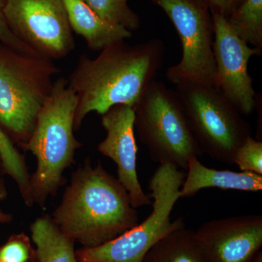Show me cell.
Returning <instances> with one entry per match:
<instances>
[{"mask_svg": "<svg viewBox=\"0 0 262 262\" xmlns=\"http://www.w3.org/2000/svg\"><path fill=\"white\" fill-rule=\"evenodd\" d=\"M165 51L161 39H151L132 45L120 41L94 58L81 55L67 79L77 99L75 130L90 113L102 115L119 104L135 107L163 67Z\"/></svg>", "mask_w": 262, "mask_h": 262, "instance_id": "6da1fadb", "label": "cell"}, {"mask_svg": "<svg viewBox=\"0 0 262 262\" xmlns=\"http://www.w3.org/2000/svg\"><path fill=\"white\" fill-rule=\"evenodd\" d=\"M51 216L63 234L87 248L102 246L139 223L126 189L90 158L72 173Z\"/></svg>", "mask_w": 262, "mask_h": 262, "instance_id": "7a4b0ae2", "label": "cell"}, {"mask_svg": "<svg viewBox=\"0 0 262 262\" xmlns=\"http://www.w3.org/2000/svg\"><path fill=\"white\" fill-rule=\"evenodd\" d=\"M77 96L67 79L54 80L48 97L38 113L29 141L21 148L35 157L37 167L31 175L34 204L46 208L64 184L63 173L75 162L76 150L82 144L74 134Z\"/></svg>", "mask_w": 262, "mask_h": 262, "instance_id": "3957f363", "label": "cell"}, {"mask_svg": "<svg viewBox=\"0 0 262 262\" xmlns=\"http://www.w3.org/2000/svg\"><path fill=\"white\" fill-rule=\"evenodd\" d=\"M61 72L54 61L20 53L0 42V127L21 149Z\"/></svg>", "mask_w": 262, "mask_h": 262, "instance_id": "277c9868", "label": "cell"}, {"mask_svg": "<svg viewBox=\"0 0 262 262\" xmlns=\"http://www.w3.org/2000/svg\"><path fill=\"white\" fill-rule=\"evenodd\" d=\"M185 172L170 164H160L149 180L152 211L144 222L116 238L96 248L76 251L79 262H142L146 253L169 232L185 225L170 213L179 199Z\"/></svg>", "mask_w": 262, "mask_h": 262, "instance_id": "5b68a950", "label": "cell"}, {"mask_svg": "<svg viewBox=\"0 0 262 262\" xmlns=\"http://www.w3.org/2000/svg\"><path fill=\"white\" fill-rule=\"evenodd\" d=\"M134 129L151 159L187 170L192 156L203 154L175 91L154 80L134 107Z\"/></svg>", "mask_w": 262, "mask_h": 262, "instance_id": "8992f818", "label": "cell"}, {"mask_svg": "<svg viewBox=\"0 0 262 262\" xmlns=\"http://www.w3.org/2000/svg\"><path fill=\"white\" fill-rule=\"evenodd\" d=\"M175 92L202 153L232 165L236 150L251 136L248 122L212 86L184 82L176 84Z\"/></svg>", "mask_w": 262, "mask_h": 262, "instance_id": "52a82bcc", "label": "cell"}, {"mask_svg": "<svg viewBox=\"0 0 262 262\" xmlns=\"http://www.w3.org/2000/svg\"><path fill=\"white\" fill-rule=\"evenodd\" d=\"M151 1L168 15L182 43V59L165 72L169 82H191L217 89L214 28L208 5L203 0Z\"/></svg>", "mask_w": 262, "mask_h": 262, "instance_id": "ba28073f", "label": "cell"}, {"mask_svg": "<svg viewBox=\"0 0 262 262\" xmlns=\"http://www.w3.org/2000/svg\"><path fill=\"white\" fill-rule=\"evenodd\" d=\"M4 15L11 32L38 56L55 61L75 50L63 0H5Z\"/></svg>", "mask_w": 262, "mask_h": 262, "instance_id": "9c48e42d", "label": "cell"}, {"mask_svg": "<svg viewBox=\"0 0 262 262\" xmlns=\"http://www.w3.org/2000/svg\"><path fill=\"white\" fill-rule=\"evenodd\" d=\"M211 15L217 89L241 115H251L256 108L258 98L248 73V62L252 56H261L262 49L250 47L232 31L223 15Z\"/></svg>", "mask_w": 262, "mask_h": 262, "instance_id": "30bf717a", "label": "cell"}, {"mask_svg": "<svg viewBox=\"0 0 262 262\" xmlns=\"http://www.w3.org/2000/svg\"><path fill=\"white\" fill-rule=\"evenodd\" d=\"M194 239L205 262H252L262 246L261 215L209 221Z\"/></svg>", "mask_w": 262, "mask_h": 262, "instance_id": "8fae6325", "label": "cell"}, {"mask_svg": "<svg viewBox=\"0 0 262 262\" xmlns=\"http://www.w3.org/2000/svg\"><path fill=\"white\" fill-rule=\"evenodd\" d=\"M134 108L119 104L101 115L106 137L98 145V151L117 165V180L126 189L134 208L151 205L149 195L143 190L137 173V153Z\"/></svg>", "mask_w": 262, "mask_h": 262, "instance_id": "7c38bea8", "label": "cell"}, {"mask_svg": "<svg viewBox=\"0 0 262 262\" xmlns=\"http://www.w3.org/2000/svg\"><path fill=\"white\" fill-rule=\"evenodd\" d=\"M187 170L179 190L180 198H192L201 189L208 188L253 192L262 189V176L250 172L208 168L196 156L189 158Z\"/></svg>", "mask_w": 262, "mask_h": 262, "instance_id": "4fadbf2b", "label": "cell"}, {"mask_svg": "<svg viewBox=\"0 0 262 262\" xmlns=\"http://www.w3.org/2000/svg\"><path fill=\"white\" fill-rule=\"evenodd\" d=\"M72 32L81 36L89 49L104 48L132 37V32L108 21L91 8L85 0H63Z\"/></svg>", "mask_w": 262, "mask_h": 262, "instance_id": "5bb4252c", "label": "cell"}, {"mask_svg": "<svg viewBox=\"0 0 262 262\" xmlns=\"http://www.w3.org/2000/svg\"><path fill=\"white\" fill-rule=\"evenodd\" d=\"M38 262H79L75 243L60 230L51 215L38 217L30 226Z\"/></svg>", "mask_w": 262, "mask_h": 262, "instance_id": "9a60e30c", "label": "cell"}, {"mask_svg": "<svg viewBox=\"0 0 262 262\" xmlns=\"http://www.w3.org/2000/svg\"><path fill=\"white\" fill-rule=\"evenodd\" d=\"M142 262H205L185 225L162 237L146 253Z\"/></svg>", "mask_w": 262, "mask_h": 262, "instance_id": "2e32d148", "label": "cell"}, {"mask_svg": "<svg viewBox=\"0 0 262 262\" xmlns=\"http://www.w3.org/2000/svg\"><path fill=\"white\" fill-rule=\"evenodd\" d=\"M226 19L244 42L262 49V0H242Z\"/></svg>", "mask_w": 262, "mask_h": 262, "instance_id": "e0dca14e", "label": "cell"}, {"mask_svg": "<svg viewBox=\"0 0 262 262\" xmlns=\"http://www.w3.org/2000/svg\"><path fill=\"white\" fill-rule=\"evenodd\" d=\"M0 158L4 166L5 173L10 176L17 184L19 193L26 206L32 207L31 191V174L29 173L26 158L18 147L0 127Z\"/></svg>", "mask_w": 262, "mask_h": 262, "instance_id": "ac0fdd59", "label": "cell"}, {"mask_svg": "<svg viewBox=\"0 0 262 262\" xmlns=\"http://www.w3.org/2000/svg\"><path fill=\"white\" fill-rule=\"evenodd\" d=\"M94 11L112 23L132 32L140 27V18L128 5V0H85Z\"/></svg>", "mask_w": 262, "mask_h": 262, "instance_id": "d6986e66", "label": "cell"}, {"mask_svg": "<svg viewBox=\"0 0 262 262\" xmlns=\"http://www.w3.org/2000/svg\"><path fill=\"white\" fill-rule=\"evenodd\" d=\"M233 164L241 171L262 176V141L248 136L236 150Z\"/></svg>", "mask_w": 262, "mask_h": 262, "instance_id": "ffe728a7", "label": "cell"}, {"mask_svg": "<svg viewBox=\"0 0 262 262\" xmlns=\"http://www.w3.org/2000/svg\"><path fill=\"white\" fill-rule=\"evenodd\" d=\"M35 249L27 234H12L5 244L0 246L1 262H34Z\"/></svg>", "mask_w": 262, "mask_h": 262, "instance_id": "44dd1931", "label": "cell"}, {"mask_svg": "<svg viewBox=\"0 0 262 262\" xmlns=\"http://www.w3.org/2000/svg\"><path fill=\"white\" fill-rule=\"evenodd\" d=\"M5 0H0V42L16 50L20 53L31 56H38L32 49L22 42L10 30L4 15V6Z\"/></svg>", "mask_w": 262, "mask_h": 262, "instance_id": "7402d4cb", "label": "cell"}, {"mask_svg": "<svg viewBox=\"0 0 262 262\" xmlns=\"http://www.w3.org/2000/svg\"><path fill=\"white\" fill-rule=\"evenodd\" d=\"M209 7L211 13L223 15L227 18L242 0H203Z\"/></svg>", "mask_w": 262, "mask_h": 262, "instance_id": "603a6c76", "label": "cell"}, {"mask_svg": "<svg viewBox=\"0 0 262 262\" xmlns=\"http://www.w3.org/2000/svg\"><path fill=\"white\" fill-rule=\"evenodd\" d=\"M8 192L5 184V179L0 177V202L5 201L8 198ZM13 220V215L5 212L0 208V225L11 223Z\"/></svg>", "mask_w": 262, "mask_h": 262, "instance_id": "cb8c5ba5", "label": "cell"}, {"mask_svg": "<svg viewBox=\"0 0 262 262\" xmlns=\"http://www.w3.org/2000/svg\"><path fill=\"white\" fill-rule=\"evenodd\" d=\"M252 262H262V252L261 251H258L257 254L253 258Z\"/></svg>", "mask_w": 262, "mask_h": 262, "instance_id": "d4e9b609", "label": "cell"}, {"mask_svg": "<svg viewBox=\"0 0 262 262\" xmlns=\"http://www.w3.org/2000/svg\"><path fill=\"white\" fill-rule=\"evenodd\" d=\"M4 175H6V173H5L3 162H2L1 158H0V177H3V176Z\"/></svg>", "mask_w": 262, "mask_h": 262, "instance_id": "484cf974", "label": "cell"}, {"mask_svg": "<svg viewBox=\"0 0 262 262\" xmlns=\"http://www.w3.org/2000/svg\"><path fill=\"white\" fill-rule=\"evenodd\" d=\"M34 262H38V261H37V260H36V261H34Z\"/></svg>", "mask_w": 262, "mask_h": 262, "instance_id": "4316f807", "label": "cell"}, {"mask_svg": "<svg viewBox=\"0 0 262 262\" xmlns=\"http://www.w3.org/2000/svg\"><path fill=\"white\" fill-rule=\"evenodd\" d=\"M0 262H1V261H0Z\"/></svg>", "mask_w": 262, "mask_h": 262, "instance_id": "83f0119b", "label": "cell"}]
</instances>
